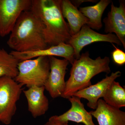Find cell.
<instances>
[{
    "instance_id": "obj_18",
    "label": "cell",
    "mask_w": 125,
    "mask_h": 125,
    "mask_svg": "<svg viewBox=\"0 0 125 125\" xmlns=\"http://www.w3.org/2000/svg\"><path fill=\"white\" fill-rule=\"evenodd\" d=\"M19 61L4 49H0V77L8 76L14 79L18 73Z\"/></svg>"
},
{
    "instance_id": "obj_6",
    "label": "cell",
    "mask_w": 125,
    "mask_h": 125,
    "mask_svg": "<svg viewBox=\"0 0 125 125\" xmlns=\"http://www.w3.org/2000/svg\"><path fill=\"white\" fill-rule=\"evenodd\" d=\"M31 0H0V37L10 34L23 11L30 10Z\"/></svg>"
},
{
    "instance_id": "obj_10",
    "label": "cell",
    "mask_w": 125,
    "mask_h": 125,
    "mask_svg": "<svg viewBox=\"0 0 125 125\" xmlns=\"http://www.w3.org/2000/svg\"><path fill=\"white\" fill-rule=\"evenodd\" d=\"M121 75V72L120 71L112 73L110 75L106 76L97 83L81 90L73 95L87 100V106L94 110L97 107L99 100L103 97L112 83Z\"/></svg>"
},
{
    "instance_id": "obj_17",
    "label": "cell",
    "mask_w": 125,
    "mask_h": 125,
    "mask_svg": "<svg viewBox=\"0 0 125 125\" xmlns=\"http://www.w3.org/2000/svg\"><path fill=\"white\" fill-rule=\"evenodd\" d=\"M103 98L106 103L113 107L119 109L125 107V88L115 81L108 88Z\"/></svg>"
},
{
    "instance_id": "obj_13",
    "label": "cell",
    "mask_w": 125,
    "mask_h": 125,
    "mask_svg": "<svg viewBox=\"0 0 125 125\" xmlns=\"http://www.w3.org/2000/svg\"><path fill=\"white\" fill-rule=\"evenodd\" d=\"M44 86H33L23 90L27 98L29 111L34 118L43 115L49 108L48 99L44 94Z\"/></svg>"
},
{
    "instance_id": "obj_1",
    "label": "cell",
    "mask_w": 125,
    "mask_h": 125,
    "mask_svg": "<svg viewBox=\"0 0 125 125\" xmlns=\"http://www.w3.org/2000/svg\"><path fill=\"white\" fill-rule=\"evenodd\" d=\"M61 2V0H31L30 10L44 25L43 36L48 47L68 43L72 36L62 15Z\"/></svg>"
},
{
    "instance_id": "obj_4",
    "label": "cell",
    "mask_w": 125,
    "mask_h": 125,
    "mask_svg": "<svg viewBox=\"0 0 125 125\" xmlns=\"http://www.w3.org/2000/svg\"><path fill=\"white\" fill-rule=\"evenodd\" d=\"M18 70V75L14 79L17 83L28 88L44 86L50 72L49 57H39L20 62Z\"/></svg>"
},
{
    "instance_id": "obj_5",
    "label": "cell",
    "mask_w": 125,
    "mask_h": 125,
    "mask_svg": "<svg viewBox=\"0 0 125 125\" xmlns=\"http://www.w3.org/2000/svg\"><path fill=\"white\" fill-rule=\"evenodd\" d=\"M22 87L11 77H0V122L3 124L8 125L11 123Z\"/></svg>"
},
{
    "instance_id": "obj_8",
    "label": "cell",
    "mask_w": 125,
    "mask_h": 125,
    "mask_svg": "<svg viewBox=\"0 0 125 125\" xmlns=\"http://www.w3.org/2000/svg\"><path fill=\"white\" fill-rule=\"evenodd\" d=\"M50 71L44 87L52 98L61 97L65 88V76L69 62L66 59L49 57Z\"/></svg>"
},
{
    "instance_id": "obj_16",
    "label": "cell",
    "mask_w": 125,
    "mask_h": 125,
    "mask_svg": "<svg viewBox=\"0 0 125 125\" xmlns=\"http://www.w3.org/2000/svg\"><path fill=\"white\" fill-rule=\"evenodd\" d=\"M111 2V0H101L94 5L80 8L79 10L88 20L87 25L90 28L97 30L102 28L103 14Z\"/></svg>"
},
{
    "instance_id": "obj_15",
    "label": "cell",
    "mask_w": 125,
    "mask_h": 125,
    "mask_svg": "<svg viewBox=\"0 0 125 125\" xmlns=\"http://www.w3.org/2000/svg\"><path fill=\"white\" fill-rule=\"evenodd\" d=\"M61 7L62 15L68 21L72 36L78 33L83 25L88 24V19L71 1L61 0Z\"/></svg>"
},
{
    "instance_id": "obj_19",
    "label": "cell",
    "mask_w": 125,
    "mask_h": 125,
    "mask_svg": "<svg viewBox=\"0 0 125 125\" xmlns=\"http://www.w3.org/2000/svg\"><path fill=\"white\" fill-rule=\"evenodd\" d=\"M112 45L115 49L112 52V56L114 62L119 65H123L125 63V53L121 50L116 47L113 43Z\"/></svg>"
},
{
    "instance_id": "obj_7",
    "label": "cell",
    "mask_w": 125,
    "mask_h": 125,
    "mask_svg": "<svg viewBox=\"0 0 125 125\" xmlns=\"http://www.w3.org/2000/svg\"><path fill=\"white\" fill-rule=\"evenodd\" d=\"M97 42H106L120 46L122 45L115 34L99 33L86 24L83 25L78 33L71 36L68 43L73 48L75 58L77 60L80 57L81 52L84 47Z\"/></svg>"
},
{
    "instance_id": "obj_9",
    "label": "cell",
    "mask_w": 125,
    "mask_h": 125,
    "mask_svg": "<svg viewBox=\"0 0 125 125\" xmlns=\"http://www.w3.org/2000/svg\"><path fill=\"white\" fill-rule=\"evenodd\" d=\"M10 53L19 62L40 56L61 57L67 60L72 65L75 60L73 48L70 44L65 43L35 51L21 52L12 51Z\"/></svg>"
},
{
    "instance_id": "obj_11",
    "label": "cell",
    "mask_w": 125,
    "mask_h": 125,
    "mask_svg": "<svg viewBox=\"0 0 125 125\" xmlns=\"http://www.w3.org/2000/svg\"><path fill=\"white\" fill-rule=\"evenodd\" d=\"M119 7L115 6L112 1L111 10L107 16L104 19L105 32L106 33L115 34L125 48V2L119 0Z\"/></svg>"
},
{
    "instance_id": "obj_14",
    "label": "cell",
    "mask_w": 125,
    "mask_h": 125,
    "mask_svg": "<svg viewBox=\"0 0 125 125\" xmlns=\"http://www.w3.org/2000/svg\"><path fill=\"white\" fill-rule=\"evenodd\" d=\"M81 99L73 95L69 98L68 99L71 104V108L62 115H56V118L61 121L82 123L84 125H95L92 114L85 109Z\"/></svg>"
},
{
    "instance_id": "obj_20",
    "label": "cell",
    "mask_w": 125,
    "mask_h": 125,
    "mask_svg": "<svg viewBox=\"0 0 125 125\" xmlns=\"http://www.w3.org/2000/svg\"><path fill=\"white\" fill-rule=\"evenodd\" d=\"M44 125H69V124L68 122L60 120L56 118V115H54L51 117Z\"/></svg>"
},
{
    "instance_id": "obj_21",
    "label": "cell",
    "mask_w": 125,
    "mask_h": 125,
    "mask_svg": "<svg viewBox=\"0 0 125 125\" xmlns=\"http://www.w3.org/2000/svg\"><path fill=\"white\" fill-rule=\"evenodd\" d=\"M80 125V124H78V125Z\"/></svg>"
},
{
    "instance_id": "obj_3",
    "label": "cell",
    "mask_w": 125,
    "mask_h": 125,
    "mask_svg": "<svg viewBox=\"0 0 125 125\" xmlns=\"http://www.w3.org/2000/svg\"><path fill=\"white\" fill-rule=\"evenodd\" d=\"M110 62L108 57L92 59L88 52L80 55L72 65L70 76L66 82L62 97L68 99L76 92L92 85V78L100 73L109 74L111 71Z\"/></svg>"
},
{
    "instance_id": "obj_2",
    "label": "cell",
    "mask_w": 125,
    "mask_h": 125,
    "mask_svg": "<svg viewBox=\"0 0 125 125\" xmlns=\"http://www.w3.org/2000/svg\"><path fill=\"white\" fill-rule=\"evenodd\" d=\"M44 25L30 10L23 11L10 33L7 44L13 51L33 52L48 47L43 36Z\"/></svg>"
},
{
    "instance_id": "obj_12",
    "label": "cell",
    "mask_w": 125,
    "mask_h": 125,
    "mask_svg": "<svg viewBox=\"0 0 125 125\" xmlns=\"http://www.w3.org/2000/svg\"><path fill=\"white\" fill-rule=\"evenodd\" d=\"M90 112L99 125H125V112L108 105L101 99L96 109Z\"/></svg>"
}]
</instances>
